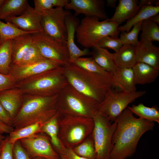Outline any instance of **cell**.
I'll return each mask as SVG.
<instances>
[{"label":"cell","mask_w":159,"mask_h":159,"mask_svg":"<svg viewBox=\"0 0 159 159\" xmlns=\"http://www.w3.org/2000/svg\"><path fill=\"white\" fill-rule=\"evenodd\" d=\"M133 114L127 107L116 119L117 127L109 159H126L132 156L142 135L153 129L154 122L136 118Z\"/></svg>","instance_id":"cell-1"},{"label":"cell","mask_w":159,"mask_h":159,"mask_svg":"<svg viewBox=\"0 0 159 159\" xmlns=\"http://www.w3.org/2000/svg\"><path fill=\"white\" fill-rule=\"evenodd\" d=\"M29 5L27 0H5L0 8V19H5L22 14Z\"/></svg>","instance_id":"cell-25"},{"label":"cell","mask_w":159,"mask_h":159,"mask_svg":"<svg viewBox=\"0 0 159 159\" xmlns=\"http://www.w3.org/2000/svg\"><path fill=\"white\" fill-rule=\"evenodd\" d=\"M46 123L39 122L18 129H14L8 136L9 142L14 144L17 140L42 133V128Z\"/></svg>","instance_id":"cell-27"},{"label":"cell","mask_w":159,"mask_h":159,"mask_svg":"<svg viewBox=\"0 0 159 159\" xmlns=\"http://www.w3.org/2000/svg\"><path fill=\"white\" fill-rule=\"evenodd\" d=\"M14 129L13 127L7 125L0 120V143L2 142L6 137L4 134H9Z\"/></svg>","instance_id":"cell-43"},{"label":"cell","mask_w":159,"mask_h":159,"mask_svg":"<svg viewBox=\"0 0 159 159\" xmlns=\"http://www.w3.org/2000/svg\"><path fill=\"white\" fill-rule=\"evenodd\" d=\"M2 150V142L0 143V155L1 154Z\"/></svg>","instance_id":"cell-50"},{"label":"cell","mask_w":159,"mask_h":159,"mask_svg":"<svg viewBox=\"0 0 159 159\" xmlns=\"http://www.w3.org/2000/svg\"><path fill=\"white\" fill-rule=\"evenodd\" d=\"M12 153L13 159H32L19 140L14 144Z\"/></svg>","instance_id":"cell-40"},{"label":"cell","mask_w":159,"mask_h":159,"mask_svg":"<svg viewBox=\"0 0 159 159\" xmlns=\"http://www.w3.org/2000/svg\"><path fill=\"white\" fill-rule=\"evenodd\" d=\"M0 120L7 125L12 127L13 120L0 102Z\"/></svg>","instance_id":"cell-44"},{"label":"cell","mask_w":159,"mask_h":159,"mask_svg":"<svg viewBox=\"0 0 159 159\" xmlns=\"http://www.w3.org/2000/svg\"><path fill=\"white\" fill-rule=\"evenodd\" d=\"M92 118L94 127L92 134L96 159H109L117 122L115 120L112 123L107 117L98 112Z\"/></svg>","instance_id":"cell-9"},{"label":"cell","mask_w":159,"mask_h":159,"mask_svg":"<svg viewBox=\"0 0 159 159\" xmlns=\"http://www.w3.org/2000/svg\"><path fill=\"white\" fill-rule=\"evenodd\" d=\"M116 0H107V6L111 7L116 8Z\"/></svg>","instance_id":"cell-46"},{"label":"cell","mask_w":159,"mask_h":159,"mask_svg":"<svg viewBox=\"0 0 159 159\" xmlns=\"http://www.w3.org/2000/svg\"><path fill=\"white\" fill-rule=\"evenodd\" d=\"M32 34L20 35L12 39L11 64H16L33 43Z\"/></svg>","instance_id":"cell-23"},{"label":"cell","mask_w":159,"mask_h":159,"mask_svg":"<svg viewBox=\"0 0 159 159\" xmlns=\"http://www.w3.org/2000/svg\"><path fill=\"white\" fill-rule=\"evenodd\" d=\"M5 0H0V8L4 2Z\"/></svg>","instance_id":"cell-48"},{"label":"cell","mask_w":159,"mask_h":159,"mask_svg":"<svg viewBox=\"0 0 159 159\" xmlns=\"http://www.w3.org/2000/svg\"><path fill=\"white\" fill-rule=\"evenodd\" d=\"M140 30L142 33L140 39H147L152 42L159 41V27L150 18L143 21Z\"/></svg>","instance_id":"cell-34"},{"label":"cell","mask_w":159,"mask_h":159,"mask_svg":"<svg viewBox=\"0 0 159 159\" xmlns=\"http://www.w3.org/2000/svg\"><path fill=\"white\" fill-rule=\"evenodd\" d=\"M159 0H141L139 2L141 7L143 6H159Z\"/></svg>","instance_id":"cell-45"},{"label":"cell","mask_w":159,"mask_h":159,"mask_svg":"<svg viewBox=\"0 0 159 159\" xmlns=\"http://www.w3.org/2000/svg\"><path fill=\"white\" fill-rule=\"evenodd\" d=\"M150 19L158 25L159 24V15L158 14L151 17Z\"/></svg>","instance_id":"cell-47"},{"label":"cell","mask_w":159,"mask_h":159,"mask_svg":"<svg viewBox=\"0 0 159 159\" xmlns=\"http://www.w3.org/2000/svg\"><path fill=\"white\" fill-rule=\"evenodd\" d=\"M112 87L119 91L130 92L136 91L132 68L118 67L112 74Z\"/></svg>","instance_id":"cell-19"},{"label":"cell","mask_w":159,"mask_h":159,"mask_svg":"<svg viewBox=\"0 0 159 159\" xmlns=\"http://www.w3.org/2000/svg\"><path fill=\"white\" fill-rule=\"evenodd\" d=\"M1 42L0 39V46H1Z\"/></svg>","instance_id":"cell-51"},{"label":"cell","mask_w":159,"mask_h":159,"mask_svg":"<svg viewBox=\"0 0 159 159\" xmlns=\"http://www.w3.org/2000/svg\"><path fill=\"white\" fill-rule=\"evenodd\" d=\"M99 104L68 84L58 94L56 108L62 114L93 118Z\"/></svg>","instance_id":"cell-6"},{"label":"cell","mask_w":159,"mask_h":159,"mask_svg":"<svg viewBox=\"0 0 159 159\" xmlns=\"http://www.w3.org/2000/svg\"><path fill=\"white\" fill-rule=\"evenodd\" d=\"M20 29L27 32L44 33L41 24V14L29 4L25 11L20 16L4 20Z\"/></svg>","instance_id":"cell-15"},{"label":"cell","mask_w":159,"mask_h":159,"mask_svg":"<svg viewBox=\"0 0 159 159\" xmlns=\"http://www.w3.org/2000/svg\"><path fill=\"white\" fill-rule=\"evenodd\" d=\"M24 95L21 90L16 87L0 92V102L12 120L21 108Z\"/></svg>","instance_id":"cell-17"},{"label":"cell","mask_w":159,"mask_h":159,"mask_svg":"<svg viewBox=\"0 0 159 159\" xmlns=\"http://www.w3.org/2000/svg\"><path fill=\"white\" fill-rule=\"evenodd\" d=\"M67 30L66 44L68 49L69 61L82 56L91 54L88 49H80L75 43V35L79 22L78 20L72 14L67 16L66 19Z\"/></svg>","instance_id":"cell-18"},{"label":"cell","mask_w":159,"mask_h":159,"mask_svg":"<svg viewBox=\"0 0 159 159\" xmlns=\"http://www.w3.org/2000/svg\"><path fill=\"white\" fill-rule=\"evenodd\" d=\"M31 158L43 157L48 159H61L54 149L49 137L39 133L19 140Z\"/></svg>","instance_id":"cell-12"},{"label":"cell","mask_w":159,"mask_h":159,"mask_svg":"<svg viewBox=\"0 0 159 159\" xmlns=\"http://www.w3.org/2000/svg\"><path fill=\"white\" fill-rule=\"evenodd\" d=\"M58 112V137L60 143L64 147L72 148L92 132L94 127L92 118Z\"/></svg>","instance_id":"cell-5"},{"label":"cell","mask_w":159,"mask_h":159,"mask_svg":"<svg viewBox=\"0 0 159 159\" xmlns=\"http://www.w3.org/2000/svg\"><path fill=\"white\" fill-rule=\"evenodd\" d=\"M58 94L50 96L24 94L22 106L13 119L12 127L18 129L35 123H46L57 113Z\"/></svg>","instance_id":"cell-3"},{"label":"cell","mask_w":159,"mask_h":159,"mask_svg":"<svg viewBox=\"0 0 159 159\" xmlns=\"http://www.w3.org/2000/svg\"><path fill=\"white\" fill-rule=\"evenodd\" d=\"M142 21L135 24L131 31L127 32H121L119 38L123 45L130 44L136 46L138 44V34L140 31Z\"/></svg>","instance_id":"cell-36"},{"label":"cell","mask_w":159,"mask_h":159,"mask_svg":"<svg viewBox=\"0 0 159 159\" xmlns=\"http://www.w3.org/2000/svg\"><path fill=\"white\" fill-rule=\"evenodd\" d=\"M17 83L10 74L0 73V92L15 87Z\"/></svg>","instance_id":"cell-38"},{"label":"cell","mask_w":159,"mask_h":159,"mask_svg":"<svg viewBox=\"0 0 159 159\" xmlns=\"http://www.w3.org/2000/svg\"><path fill=\"white\" fill-rule=\"evenodd\" d=\"M108 19V18H107ZM102 21L94 16H86L81 20L76 32L77 41L85 48L95 46L98 42L107 36L118 37L119 24L108 21Z\"/></svg>","instance_id":"cell-7"},{"label":"cell","mask_w":159,"mask_h":159,"mask_svg":"<svg viewBox=\"0 0 159 159\" xmlns=\"http://www.w3.org/2000/svg\"><path fill=\"white\" fill-rule=\"evenodd\" d=\"M2 150L0 159H13L12 150L13 144L11 143L8 136L2 142Z\"/></svg>","instance_id":"cell-41"},{"label":"cell","mask_w":159,"mask_h":159,"mask_svg":"<svg viewBox=\"0 0 159 159\" xmlns=\"http://www.w3.org/2000/svg\"><path fill=\"white\" fill-rule=\"evenodd\" d=\"M77 155L87 159H96L92 132L82 142L72 148Z\"/></svg>","instance_id":"cell-30"},{"label":"cell","mask_w":159,"mask_h":159,"mask_svg":"<svg viewBox=\"0 0 159 159\" xmlns=\"http://www.w3.org/2000/svg\"><path fill=\"white\" fill-rule=\"evenodd\" d=\"M127 108L133 113L140 118L159 123V110L158 107L153 106L148 107L142 103L133 105Z\"/></svg>","instance_id":"cell-28"},{"label":"cell","mask_w":159,"mask_h":159,"mask_svg":"<svg viewBox=\"0 0 159 159\" xmlns=\"http://www.w3.org/2000/svg\"><path fill=\"white\" fill-rule=\"evenodd\" d=\"M104 4L102 0H70L64 8L66 10H74L76 15L82 14L86 16H94L105 20L107 16Z\"/></svg>","instance_id":"cell-14"},{"label":"cell","mask_w":159,"mask_h":159,"mask_svg":"<svg viewBox=\"0 0 159 159\" xmlns=\"http://www.w3.org/2000/svg\"><path fill=\"white\" fill-rule=\"evenodd\" d=\"M91 52L92 58L101 68L112 74L117 68L115 54L106 49L95 47Z\"/></svg>","instance_id":"cell-22"},{"label":"cell","mask_w":159,"mask_h":159,"mask_svg":"<svg viewBox=\"0 0 159 159\" xmlns=\"http://www.w3.org/2000/svg\"><path fill=\"white\" fill-rule=\"evenodd\" d=\"M32 159H48L47 158L43 157H37L32 158Z\"/></svg>","instance_id":"cell-49"},{"label":"cell","mask_w":159,"mask_h":159,"mask_svg":"<svg viewBox=\"0 0 159 159\" xmlns=\"http://www.w3.org/2000/svg\"><path fill=\"white\" fill-rule=\"evenodd\" d=\"M132 69L136 85L153 82L159 75V69L141 62H137Z\"/></svg>","instance_id":"cell-21"},{"label":"cell","mask_w":159,"mask_h":159,"mask_svg":"<svg viewBox=\"0 0 159 159\" xmlns=\"http://www.w3.org/2000/svg\"><path fill=\"white\" fill-rule=\"evenodd\" d=\"M122 45L118 37L108 36L101 39L95 47L112 49L116 53Z\"/></svg>","instance_id":"cell-37"},{"label":"cell","mask_w":159,"mask_h":159,"mask_svg":"<svg viewBox=\"0 0 159 159\" xmlns=\"http://www.w3.org/2000/svg\"><path fill=\"white\" fill-rule=\"evenodd\" d=\"M38 32H27L22 30L11 23H4L0 19V39L1 44L6 40L12 39L22 34Z\"/></svg>","instance_id":"cell-33"},{"label":"cell","mask_w":159,"mask_h":159,"mask_svg":"<svg viewBox=\"0 0 159 159\" xmlns=\"http://www.w3.org/2000/svg\"><path fill=\"white\" fill-rule=\"evenodd\" d=\"M12 39L3 42L0 46V73L8 74L11 64Z\"/></svg>","instance_id":"cell-31"},{"label":"cell","mask_w":159,"mask_h":159,"mask_svg":"<svg viewBox=\"0 0 159 159\" xmlns=\"http://www.w3.org/2000/svg\"><path fill=\"white\" fill-rule=\"evenodd\" d=\"M58 114L57 112L52 118L44 124L42 128V133H44L49 137L52 146L57 153L61 148L60 143L58 137V127L57 121Z\"/></svg>","instance_id":"cell-29"},{"label":"cell","mask_w":159,"mask_h":159,"mask_svg":"<svg viewBox=\"0 0 159 159\" xmlns=\"http://www.w3.org/2000/svg\"><path fill=\"white\" fill-rule=\"evenodd\" d=\"M45 58L42 55L33 42L27 52L16 65L19 66H24L39 62Z\"/></svg>","instance_id":"cell-35"},{"label":"cell","mask_w":159,"mask_h":159,"mask_svg":"<svg viewBox=\"0 0 159 159\" xmlns=\"http://www.w3.org/2000/svg\"><path fill=\"white\" fill-rule=\"evenodd\" d=\"M69 63L90 72L104 75L111 74L101 68L91 57H79L70 61Z\"/></svg>","instance_id":"cell-32"},{"label":"cell","mask_w":159,"mask_h":159,"mask_svg":"<svg viewBox=\"0 0 159 159\" xmlns=\"http://www.w3.org/2000/svg\"><path fill=\"white\" fill-rule=\"evenodd\" d=\"M68 84L98 102L112 87V74L104 75L85 71L70 63L63 66Z\"/></svg>","instance_id":"cell-2"},{"label":"cell","mask_w":159,"mask_h":159,"mask_svg":"<svg viewBox=\"0 0 159 159\" xmlns=\"http://www.w3.org/2000/svg\"><path fill=\"white\" fill-rule=\"evenodd\" d=\"M61 66H62L57 62L47 58L37 62L23 66L11 64L9 74L18 82Z\"/></svg>","instance_id":"cell-13"},{"label":"cell","mask_w":159,"mask_h":159,"mask_svg":"<svg viewBox=\"0 0 159 159\" xmlns=\"http://www.w3.org/2000/svg\"><path fill=\"white\" fill-rule=\"evenodd\" d=\"M146 94L145 91L126 92L111 87L106 93L103 100L99 103L97 112L111 122H114L129 104Z\"/></svg>","instance_id":"cell-8"},{"label":"cell","mask_w":159,"mask_h":159,"mask_svg":"<svg viewBox=\"0 0 159 159\" xmlns=\"http://www.w3.org/2000/svg\"><path fill=\"white\" fill-rule=\"evenodd\" d=\"M34 2L35 10L40 14L56 6L55 0H34Z\"/></svg>","instance_id":"cell-39"},{"label":"cell","mask_w":159,"mask_h":159,"mask_svg":"<svg viewBox=\"0 0 159 159\" xmlns=\"http://www.w3.org/2000/svg\"><path fill=\"white\" fill-rule=\"evenodd\" d=\"M159 12V6H141L138 12L132 18L128 20L124 25L118 27V30L120 32H129L137 23L149 19L158 14Z\"/></svg>","instance_id":"cell-26"},{"label":"cell","mask_w":159,"mask_h":159,"mask_svg":"<svg viewBox=\"0 0 159 159\" xmlns=\"http://www.w3.org/2000/svg\"><path fill=\"white\" fill-rule=\"evenodd\" d=\"M68 84L61 66L19 81L15 87L24 94L50 96L58 94Z\"/></svg>","instance_id":"cell-4"},{"label":"cell","mask_w":159,"mask_h":159,"mask_svg":"<svg viewBox=\"0 0 159 159\" xmlns=\"http://www.w3.org/2000/svg\"><path fill=\"white\" fill-rule=\"evenodd\" d=\"M41 25L44 33L50 37L66 44L67 17L71 14L68 10L56 7L42 12Z\"/></svg>","instance_id":"cell-10"},{"label":"cell","mask_w":159,"mask_h":159,"mask_svg":"<svg viewBox=\"0 0 159 159\" xmlns=\"http://www.w3.org/2000/svg\"><path fill=\"white\" fill-rule=\"evenodd\" d=\"M116 65L120 68H132L137 63L136 47L130 44L123 45L115 53Z\"/></svg>","instance_id":"cell-24"},{"label":"cell","mask_w":159,"mask_h":159,"mask_svg":"<svg viewBox=\"0 0 159 159\" xmlns=\"http://www.w3.org/2000/svg\"><path fill=\"white\" fill-rule=\"evenodd\" d=\"M116 6L115 12L108 21L119 25L126 20L132 18L138 12L140 6L139 2L136 0H119Z\"/></svg>","instance_id":"cell-20"},{"label":"cell","mask_w":159,"mask_h":159,"mask_svg":"<svg viewBox=\"0 0 159 159\" xmlns=\"http://www.w3.org/2000/svg\"><path fill=\"white\" fill-rule=\"evenodd\" d=\"M32 36L33 43L44 57L62 66L69 63V54L66 43L53 39L44 33L37 32Z\"/></svg>","instance_id":"cell-11"},{"label":"cell","mask_w":159,"mask_h":159,"mask_svg":"<svg viewBox=\"0 0 159 159\" xmlns=\"http://www.w3.org/2000/svg\"><path fill=\"white\" fill-rule=\"evenodd\" d=\"M60 144L61 148L57 153L61 159H87L77 155L72 148H66Z\"/></svg>","instance_id":"cell-42"},{"label":"cell","mask_w":159,"mask_h":159,"mask_svg":"<svg viewBox=\"0 0 159 159\" xmlns=\"http://www.w3.org/2000/svg\"><path fill=\"white\" fill-rule=\"evenodd\" d=\"M136 50L137 62L145 63L159 69V48L152 42L141 39Z\"/></svg>","instance_id":"cell-16"}]
</instances>
